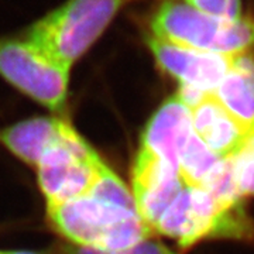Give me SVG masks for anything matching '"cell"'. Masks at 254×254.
<instances>
[{
	"label": "cell",
	"instance_id": "1",
	"mask_svg": "<svg viewBox=\"0 0 254 254\" xmlns=\"http://www.w3.org/2000/svg\"><path fill=\"white\" fill-rule=\"evenodd\" d=\"M127 0H65L28 26L23 38L69 69L109 27Z\"/></svg>",
	"mask_w": 254,
	"mask_h": 254
},
{
	"label": "cell",
	"instance_id": "2",
	"mask_svg": "<svg viewBox=\"0 0 254 254\" xmlns=\"http://www.w3.org/2000/svg\"><path fill=\"white\" fill-rule=\"evenodd\" d=\"M47 215L61 236L79 247L123 250L153 235L136 209L93 196L47 203Z\"/></svg>",
	"mask_w": 254,
	"mask_h": 254
},
{
	"label": "cell",
	"instance_id": "3",
	"mask_svg": "<svg viewBox=\"0 0 254 254\" xmlns=\"http://www.w3.org/2000/svg\"><path fill=\"white\" fill-rule=\"evenodd\" d=\"M148 34L202 53L237 55L253 51L254 20L213 17L185 3L164 1L150 17Z\"/></svg>",
	"mask_w": 254,
	"mask_h": 254
},
{
	"label": "cell",
	"instance_id": "4",
	"mask_svg": "<svg viewBox=\"0 0 254 254\" xmlns=\"http://www.w3.org/2000/svg\"><path fill=\"white\" fill-rule=\"evenodd\" d=\"M153 232L190 247L205 239H252L254 225L243 203L226 205L206 190L184 187Z\"/></svg>",
	"mask_w": 254,
	"mask_h": 254
},
{
	"label": "cell",
	"instance_id": "5",
	"mask_svg": "<svg viewBox=\"0 0 254 254\" xmlns=\"http://www.w3.org/2000/svg\"><path fill=\"white\" fill-rule=\"evenodd\" d=\"M100 155L69 123L37 164L38 185L47 203L86 196L105 165Z\"/></svg>",
	"mask_w": 254,
	"mask_h": 254
},
{
	"label": "cell",
	"instance_id": "6",
	"mask_svg": "<svg viewBox=\"0 0 254 254\" xmlns=\"http://www.w3.org/2000/svg\"><path fill=\"white\" fill-rule=\"evenodd\" d=\"M0 76L53 113L66 108L69 69L47 58L23 37L0 38Z\"/></svg>",
	"mask_w": 254,
	"mask_h": 254
},
{
	"label": "cell",
	"instance_id": "7",
	"mask_svg": "<svg viewBox=\"0 0 254 254\" xmlns=\"http://www.w3.org/2000/svg\"><path fill=\"white\" fill-rule=\"evenodd\" d=\"M145 44L160 68L171 75L182 86H190L206 93H213L229 72L235 55L202 53L177 46L157 37H145Z\"/></svg>",
	"mask_w": 254,
	"mask_h": 254
},
{
	"label": "cell",
	"instance_id": "8",
	"mask_svg": "<svg viewBox=\"0 0 254 254\" xmlns=\"http://www.w3.org/2000/svg\"><path fill=\"white\" fill-rule=\"evenodd\" d=\"M184 187L175 165L144 148L138 150L131 171V193L138 216L151 230Z\"/></svg>",
	"mask_w": 254,
	"mask_h": 254
},
{
	"label": "cell",
	"instance_id": "9",
	"mask_svg": "<svg viewBox=\"0 0 254 254\" xmlns=\"http://www.w3.org/2000/svg\"><path fill=\"white\" fill-rule=\"evenodd\" d=\"M192 134L190 109L178 95H174L165 100L148 120L140 148H144L178 168L182 148Z\"/></svg>",
	"mask_w": 254,
	"mask_h": 254
},
{
	"label": "cell",
	"instance_id": "10",
	"mask_svg": "<svg viewBox=\"0 0 254 254\" xmlns=\"http://www.w3.org/2000/svg\"><path fill=\"white\" fill-rule=\"evenodd\" d=\"M193 133L219 158H230L245 144L249 131L227 112L213 93L190 109Z\"/></svg>",
	"mask_w": 254,
	"mask_h": 254
},
{
	"label": "cell",
	"instance_id": "11",
	"mask_svg": "<svg viewBox=\"0 0 254 254\" xmlns=\"http://www.w3.org/2000/svg\"><path fill=\"white\" fill-rule=\"evenodd\" d=\"M215 98L245 127L254 131V53L247 51L233 57L232 66L219 83Z\"/></svg>",
	"mask_w": 254,
	"mask_h": 254
},
{
	"label": "cell",
	"instance_id": "12",
	"mask_svg": "<svg viewBox=\"0 0 254 254\" xmlns=\"http://www.w3.org/2000/svg\"><path fill=\"white\" fill-rule=\"evenodd\" d=\"M68 122L55 116L31 118L0 130V143L31 167H37L50 145L61 136Z\"/></svg>",
	"mask_w": 254,
	"mask_h": 254
},
{
	"label": "cell",
	"instance_id": "13",
	"mask_svg": "<svg viewBox=\"0 0 254 254\" xmlns=\"http://www.w3.org/2000/svg\"><path fill=\"white\" fill-rule=\"evenodd\" d=\"M219 160L222 158L213 154L199 137L193 133L182 148L178 161V173L184 185L190 188H200V185L219 163Z\"/></svg>",
	"mask_w": 254,
	"mask_h": 254
},
{
	"label": "cell",
	"instance_id": "14",
	"mask_svg": "<svg viewBox=\"0 0 254 254\" xmlns=\"http://www.w3.org/2000/svg\"><path fill=\"white\" fill-rule=\"evenodd\" d=\"M233 178L242 196H254V131L229 158Z\"/></svg>",
	"mask_w": 254,
	"mask_h": 254
},
{
	"label": "cell",
	"instance_id": "15",
	"mask_svg": "<svg viewBox=\"0 0 254 254\" xmlns=\"http://www.w3.org/2000/svg\"><path fill=\"white\" fill-rule=\"evenodd\" d=\"M192 9L226 20L243 18L242 0H184Z\"/></svg>",
	"mask_w": 254,
	"mask_h": 254
},
{
	"label": "cell",
	"instance_id": "16",
	"mask_svg": "<svg viewBox=\"0 0 254 254\" xmlns=\"http://www.w3.org/2000/svg\"><path fill=\"white\" fill-rule=\"evenodd\" d=\"M68 254H175L171 252L167 246L163 243L153 240V239H145L143 242L137 243L136 246H131L128 249L123 250H102V249H93V247H79L75 246L69 250Z\"/></svg>",
	"mask_w": 254,
	"mask_h": 254
},
{
	"label": "cell",
	"instance_id": "17",
	"mask_svg": "<svg viewBox=\"0 0 254 254\" xmlns=\"http://www.w3.org/2000/svg\"><path fill=\"white\" fill-rule=\"evenodd\" d=\"M9 254H43V253H36V252H14V253Z\"/></svg>",
	"mask_w": 254,
	"mask_h": 254
},
{
	"label": "cell",
	"instance_id": "18",
	"mask_svg": "<svg viewBox=\"0 0 254 254\" xmlns=\"http://www.w3.org/2000/svg\"><path fill=\"white\" fill-rule=\"evenodd\" d=\"M0 254H9V253H1V252H0Z\"/></svg>",
	"mask_w": 254,
	"mask_h": 254
}]
</instances>
